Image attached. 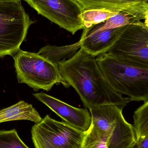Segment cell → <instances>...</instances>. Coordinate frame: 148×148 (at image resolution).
I'll list each match as a JSON object with an SVG mask.
<instances>
[{"instance_id":"obj_1","label":"cell","mask_w":148,"mask_h":148,"mask_svg":"<svg viewBox=\"0 0 148 148\" xmlns=\"http://www.w3.org/2000/svg\"><path fill=\"white\" fill-rule=\"evenodd\" d=\"M57 66L62 77L76 90L87 108L109 104L124 108L131 101L129 97H123L111 88L96 57L82 48L71 59Z\"/></svg>"},{"instance_id":"obj_2","label":"cell","mask_w":148,"mask_h":148,"mask_svg":"<svg viewBox=\"0 0 148 148\" xmlns=\"http://www.w3.org/2000/svg\"><path fill=\"white\" fill-rule=\"evenodd\" d=\"M112 89L131 101L148 100V67L142 66L102 54L96 59Z\"/></svg>"},{"instance_id":"obj_3","label":"cell","mask_w":148,"mask_h":148,"mask_svg":"<svg viewBox=\"0 0 148 148\" xmlns=\"http://www.w3.org/2000/svg\"><path fill=\"white\" fill-rule=\"evenodd\" d=\"M18 82L37 91H49L56 84L70 85L62 77L58 67L37 53L19 50L14 57Z\"/></svg>"},{"instance_id":"obj_4","label":"cell","mask_w":148,"mask_h":148,"mask_svg":"<svg viewBox=\"0 0 148 148\" xmlns=\"http://www.w3.org/2000/svg\"><path fill=\"white\" fill-rule=\"evenodd\" d=\"M123 108L105 105L90 109V127L108 138L107 148H129L136 140L134 127L123 114Z\"/></svg>"},{"instance_id":"obj_5","label":"cell","mask_w":148,"mask_h":148,"mask_svg":"<svg viewBox=\"0 0 148 148\" xmlns=\"http://www.w3.org/2000/svg\"><path fill=\"white\" fill-rule=\"evenodd\" d=\"M34 23L21 1L0 3V57L18 52Z\"/></svg>"},{"instance_id":"obj_6","label":"cell","mask_w":148,"mask_h":148,"mask_svg":"<svg viewBox=\"0 0 148 148\" xmlns=\"http://www.w3.org/2000/svg\"><path fill=\"white\" fill-rule=\"evenodd\" d=\"M84 134L67 123L54 120L48 115L31 130L35 148H82Z\"/></svg>"},{"instance_id":"obj_7","label":"cell","mask_w":148,"mask_h":148,"mask_svg":"<svg viewBox=\"0 0 148 148\" xmlns=\"http://www.w3.org/2000/svg\"><path fill=\"white\" fill-rule=\"evenodd\" d=\"M107 53L123 60L148 67V27L134 19L124 30Z\"/></svg>"},{"instance_id":"obj_8","label":"cell","mask_w":148,"mask_h":148,"mask_svg":"<svg viewBox=\"0 0 148 148\" xmlns=\"http://www.w3.org/2000/svg\"><path fill=\"white\" fill-rule=\"evenodd\" d=\"M38 14L46 17L74 35L84 26L81 18L82 13L73 0H23Z\"/></svg>"},{"instance_id":"obj_9","label":"cell","mask_w":148,"mask_h":148,"mask_svg":"<svg viewBox=\"0 0 148 148\" xmlns=\"http://www.w3.org/2000/svg\"><path fill=\"white\" fill-rule=\"evenodd\" d=\"M104 22L84 27L79 41L81 47L95 57L107 53L116 42L126 26L101 29Z\"/></svg>"},{"instance_id":"obj_10","label":"cell","mask_w":148,"mask_h":148,"mask_svg":"<svg viewBox=\"0 0 148 148\" xmlns=\"http://www.w3.org/2000/svg\"><path fill=\"white\" fill-rule=\"evenodd\" d=\"M33 95L58 115L65 122L80 131L85 133L90 127L91 115L87 109L73 107L43 92Z\"/></svg>"},{"instance_id":"obj_11","label":"cell","mask_w":148,"mask_h":148,"mask_svg":"<svg viewBox=\"0 0 148 148\" xmlns=\"http://www.w3.org/2000/svg\"><path fill=\"white\" fill-rule=\"evenodd\" d=\"M82 11L105 9L121 11L148 25V0H73Z\"/></svg>"},{"instance_id":"obj_12","label":"cell","mask_w":148,"mask_h":148,"mask_svg":"<svg viewBox=\"0 0 148 148\" xmlns=\"http://www.w3.org/2000/svg\"><path fill=\"white\" fill-rule=\"evenodd\" d=\"M42 118L31 104L20 101L14 105L0 110V123L10 121L28 120L37 123Z\"/></svg>"},{"instance_id":"obj_13","label":"cell","mask_w":148,"mask_h":148,"mask_svg":"<svg viewBox=\"0 0 148 148\" xmlns=\"http://www.w3.org/2000/svg\"><path fill=\"white\" fill-rule=\"evenodd\" d=\"M81 48L80 42L62 47L48 45L42 48L37 53L57 66L59 62L71 59Z\"/></svg>"},{"instance_id":"obj_14","label":"cell","mask_w":148,"mask_h":148,"mask_svg":"<svg viewBox=\"0 0 148 148\" xmlns=\"http://www.w3.org/2000/svg\"><path fill=\"white\" fill-rule=\"evenodd\" d=\"M134 119L136 140L148 137V100L135 111Z\"/></svg>"},{"instance_id":"obj_15","label":"cell","mask_w":148,"mask_h":148,"mask_svg":"<svg viewBox=\"0 0 148 148\" xmlns=\"http://www.w3.org/2000/svg\"><path fill=\"white\" fill-rule=\"evenodd\" d=\"M119 12L105 9L88 10L82 11L81 18L84 27H89L92 25L106 21Z\"/></svg>"},{"instance_id":"obj_16","label":"cell","mask_w":148,"mask_h":148,"mask_svg":"<svg viewBox=\"0 0 148 148\" xmlns=\"http://www.w3.org/2000/svg\"><path fill=\"white\" fill-rule=\"evenodd\" d=\"M107 142L106 135L90 127L85 133L82 148H107Z\"/></svg>"},{"instance_id":"obj_17","label":"cell","mask_w":148,"mask_h":148,"mask_svg":"<svg viewBox=\"0 0 148 148\" xmlns=\"http://www.w3.org/2000/svg\"><path fill=\"white\" fill-rule=\"evenodd\" d=\"M0 148H29L18 136L15 129L0 130Z\"/></svg>"},{"instance_id":"obj_18","label":"cell","mask_w":148,"mask_h":148,"mask_svg":"<svg viewBox=\"0 0 148 148\" xmlns=\"http://www.w3.org/2000/svg\"><path fill=\"white\" fill-rule=\"evenodd\" d=\"M133 19L134 18L128 14L120 11L104 22L101 27V29L116 28L123 27L131 23L133 21Z\"/></svg>"},{"instance_id":"obj_19","label":"cell","mask_w":148,"mask_h":148,"mask_svg":"<svg viewBox=\"0 0 148 148\" xmlns=\"http://www.w3.org/2000/svg\"><path fill=\"white\" fill-rule=\"evenodd\" d=\"M129 148H148V137L136 140Z\"/></svg>"},{"instance_id":"obj_20","label":"cell","mask_w":148,"mask_h":148,"mask_svg":"<svg viewBox=\"0 0 148 148\" xmlns=\"http://www.w3.org/2000/svg\"><path fill=\"white\" fill-rule=\"evenodd\" d=\"M21 1V0H0V3L17 2Z\"/></svg>"}]
</instances>
